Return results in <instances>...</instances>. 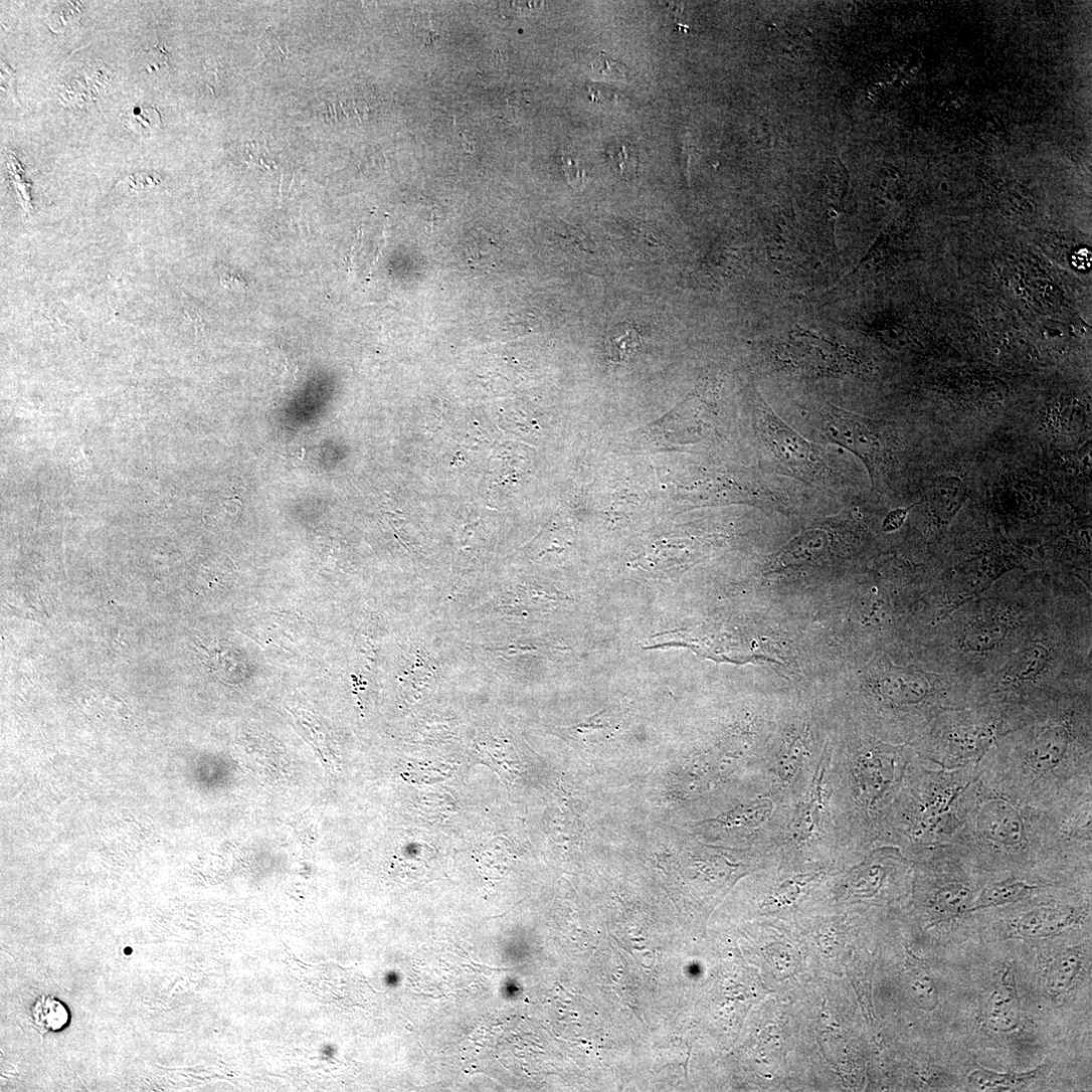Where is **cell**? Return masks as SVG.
I'll list each match as a JSON object with an SVG mask.
<instances>
[{"label": "cell", "mask_w": 1092, "mask_h": 1092, "mask_svg": "<svg viewBox=\"0 0 1092 1092\" xmlns=\"http://www.w3.org/2000/svg\"><path fill=\"white\" fill-rule=\"evenodd\" d=\"M979 777L1054 812L1092 804L1090 699L1064 695L1036 706L978 762Z\"/></svg>", "instance_id": "6da1fadb"}, {"label": "cell", "mask_w": 1092, "mask_h": 1092, "mask_svg": "<svg viewBox=\"0 0 1092 1092\" xmlns=\"http://www.w3.org/2000/svg\"><path fill=\"white\" fill-rule=\"evenodd\" d=\"M958 827L949 843L975 863L1033 867L1090 862L1092 806L1054 812L994 788L979 775L965 790Z\"/></svg>", "instance_id": "7a4b0ae2"}, {"label": "cell", "mask_w": 1092, "mask_h": 1092, "mask_svg": "<svg viewBox=\"0 0 1092 1092\" xmlns=\"http://www.w3.org/2000/svg\"><path fill=\"white\" fill-rule=\"evenodd\" d=\"M977 774V764L945 769L916 755L886 813L881 839L909 853L949 843L961 798Z\"/></svg>", "instance_id": "3957f363"}, {"label": "cell", "mask_w": 1092, "mask_h": 1092, "mask_svg": "<svg viewBox=\"0 0 1092 1092\" xmlns=\"http://www.w3.org/2000/svg\"><path fill=\"white\" fill-rule=\"evenodd\" d=\"M1023 717V709L992 701L949 710L935 720L915 751L945 769L976 765Z\"/></svg>", "instance_id": "277c9868"}, {"label": "cell", "mask_w": 1092, "mask_h": 1092, "mask_svg": "<svg viewBox=\"0 0 1092 1092\" xmlns=\"http://www.w3.org/2000/svg\"><path fill=\"white\" fill-rule=\"evenodd\" d=\"M755 416L761 453L773 471L809 485H827L832 480L821 450L779 418L762 397Z\"/></svg>", "instance_id": "5b68a950"}, {"label": "cell", "mask_w": 1092, "mask_h": 1092, "mask_svg": "<svg viewBox=\"0 0 1092 1092\" xmlns=\"http://www.w3.org/2000/svg\"><path fill=\"white\" fill-rule=\"evenodd\" d=\"M820 419L823 437L860 459L874 485L886 453V440L879 423L833 405L823 409Z\"/></svg>", "instance_id": "8992f818"}, {"label": "cell", "mask_w": 1092, "mask_h": 1092, "mask_svg": "<svg viewBox=\"0 0 1092 1092\" xmlns=\"http://www.w3.org/2000/svg\"><path fill=\"white\" fill-rule=\"evenodd\" d=\"M784 353L794 367L815 373L843 372L851 361L839 344L806 332H796Z\"/></svg>", "instance_id": "52a82bcc"}, {"label": "cell", "mask_w": 1092, "mask_h": 1092, "mask_svg": "<svg viewBox=\"0 0 1092 1092\" xmlns=\"http://www.w3.org/2000/svg\"><path fill=\"white\" fill-rule=\"evenodd\" d=\"M1085 910L1069 904H1040L1013 921L1010 933L1016 938H1045L1078 924Z\"/></svg>", "instance_id": "ba28073f"}, {"label": "cell", "mask_w": 1092, "mask_h": 1092, "mask_svg": "<svg viewBox=\"0 0 1092 1092\" xmlns=\"http://www.w3.org/2000/svg\"><path fill=\"white\" fill-rule=\"evenodd\" d=\"M1022 1016L1014 968L1008 964L985 1003L983 1020L991 1031L1008 1033L1020 1027Z\"/></svg>", "instance_id": "9c48e42d"}, {"label": "cell", "mask_w": 1092, "mask_h": 1092, "mask_svg": "<svg viewBox=\"0 0 1092 1092\" xmlns=\"http://www.w3.org/2000/svg\"><path fill=\"white\" fill-rule=\"evenodd\" d=\"M1057 885V882H1029L1015 874H1011L984 886L973 902L969 914L979 912V910L1016 904Z\"/></svg>", "instance_id": "30bf717a"}, {"label": "cell", "mask_w": 1092, "mask_h": 1092, "mask_svg": "<svg viewBox=\"0 0 1092 1092\" xmlns=\"http://www.w3.org/2000/svg\"><path fill=\"white\" fill-rule=\"evenodd\" d=\"M1085 951L1082 946L1070 948L1059 954L1050 964L1045 975V986L1055 996L1069 992L1084 965Z\"/></svg>", "instance_id": "8fae6325"}, {"label": "cell", "mask_w": 1092, "mask_h": 1092, "mask_svg": "<svg viewBox=\"0 0 1092 1092\" xmlns=\"http://www.w3.org/2000/svg\"><path fill=\"white\" fill-rule=\"evenodd\" d=\"M906 970L910 993L916 1004L925 1011H934L939 1005V991L928 963L907 952Z\"/></svg>", "instance_id": "7c38bea8"}, {"label": "cell", "mask_w": 1092, "mask_h": 1092, "mask_svg": "<svg viewBox=\"0 0 1092 1092\" xmlns=\"http://www.w3.org/2000/svg\"><path fill=\"white\" fill-rule=\"evenodd\" d=\"M967 499L965 484L956 477L936 483L929 496L931 508L941 521H950L960 511Z\"/></svg>", "instance_id": "4fadbf2b"}, {"label": "cell", "mask_w": 1092, "mask_h": 1092, "mask_svg": "<svg viewBox=\"0 0 1092 1092\" xmlns=\"http://www.w3.org/2000/svg\"><path fill=\"white\" fill-rule=\"evenodd\" d=\"M1042 1072V1068H1037L1025 1073H997L995 1071L980 1068L974 1070L969 1075V1080L976 1088L980 1090H992V1091H1008L1018 1090L1023 1088L1034 1081Z\"/></svg>", "instance_id": "5bb4252c"}, {"label": "cell", "mask_w": 1092, "mask_h": 1092, "mask_svg": "<svg viewBox=\"0 0 1092 1092\" xmlns=\"http://www.w3.org/2000/svg\"><path fill=\"white\" fill-rule=\"evenodd\" d=\"M644 338L631 324H621L610 331L606 338L608 358L615 363L627 362L644 346Z\"/></svg>", "instance_id": "9a60e30c"}, {"label": "cell", "mask_w": 1092, "mask_h": 1092, "mask_svg": "<svg viewBox=\"0 0 1092 1092\" xmlns=\"http://www.w3.org/2000/svg\"><path fill=\"white\" fill-rule=\"evenodd\" d=\"M69 1020L67 1008L53 996H41L34 1005L33 1021L42 1035L63 1030Z\"/></svg>", "instance_id": "2e32d148"}, {"label": "cell", "mask_w": 1092, "mask_h": 1092, "mask_svg": "<svg viewBox=\"0 0 1092 1092\" xmlns=\"http://www.w3.org/2000/svg\"><path fill=\"white\" fill-rule=\"evenodd\" d=\"M122 120L131 131L139 135H148L161 125L158 110L147 105L134 106L122 115Z\"/></svg>", "instance_id": "e0dca14e"}, {"label": "cell", "mask_w": 1092, "mask_h": 1092, "mask_svg": "<svg viewBox=\"0 0 1092 1092\" xmlns=\"http://www.w3.org/2000/svg\"><path fill=\"white\" fill-rule=\"evenodd\" d=\"M592 70L598 75L610 79L621 80L627 74V67L601 53L592 63Z\"/></svg>", "instance_id": "ac0fdd59"}, {"label": "cell", "mask_w": 1092, "mask_h": 1092, "mask_svg": "<svg viewBox=\"0 0 1092 1092\" xmlns=\"http://www.w3.org/2000/svg\"><path fill=\"white\" fill-rule=\"evenodd\" d=\"M611 157V159L614 161V165H616V171L620 175L624 177H631L633 174H635L639 165V158L634 150L625 146H621L620 148L612 152Z\"/></svg>", "instance_id": "d6986e66"}, {"label": "cell", "mask_w": 1092, "mask_h": 1092, "mask_svg": "<svg viewBox=\"0 0 1092 1092\" xmlns=\"http://www.w3.org/2000/svg\"><path fill=\"white\" fill-rule=\"evenodd\" d=\"M221 285L234 293H244L247 291V282L237 271L227 267L224 264H220L218 267Z\"/></svg>", "instance_id": "ffe728a7"}, {"label": "cell", "mask_w": 1092, "mask_h": 1092, "mask_svg": "<svg viewBox=\"0 0 1092 1092\" xmlns=\"http://www.w3.org/2000/svg\"><path fill=\"white\" fill-rule=\"evenodd\" d=\"M564 169L569 182V185L577 191H581L585 188V173L576 160L571 157H564Z\"/></svg>", "instance_id": "44dd1931"}, {"label": "cell", "mask_w": 1092, "mask_h": 1092, "mask_svg": "<svg viewBox=\"0 0 1092 1092\" xmlns=\"http://www.w3.org/2000/svg\"><path fill=\"white\" fill-rule=\"evenodd\" d=\"M143 55L146 57L144 65L148 72H153L154 70H158L162 65L168 64V55L162 46H154L145 50L143 51Z\"/></svg>", "instance_id": "7402d4cb"}, {"label": "cell", "mask_w": 1092, "mask_h": 1092, "mask_svg": "<svg viewBox=\"0 0 1092 1092\" xmlns=\"http://www.w3.org/2000/svg\"><path fill=\"white\" fill-rule=\"evenodd\" d=\"M799 895V888L797 885L791 883L781 887L774 897V901L781 905L794 901Z\"/></svg>", "instance_id": "603a6c76"}, {"label": "cell", "mask_w": 1092, "mask_h": 1092, "mask_svg": "<svg viewBox=\"0 0 1092 1092\" xmlns=\"http://www.w3.org/2000/svg\"><path fill=\"white\" fill-rule=\"evenodd\" d=\"M907 513H908V508H906V509H896V510L890 512L888 514V516L886 517L884 523H883V529L885 531H892V530H895V529L899 528L902 525V523L904 522V520H905V518L907 516Z\"/></svg>", "instance_id": "cb8c5ba5"}]
</instances>
